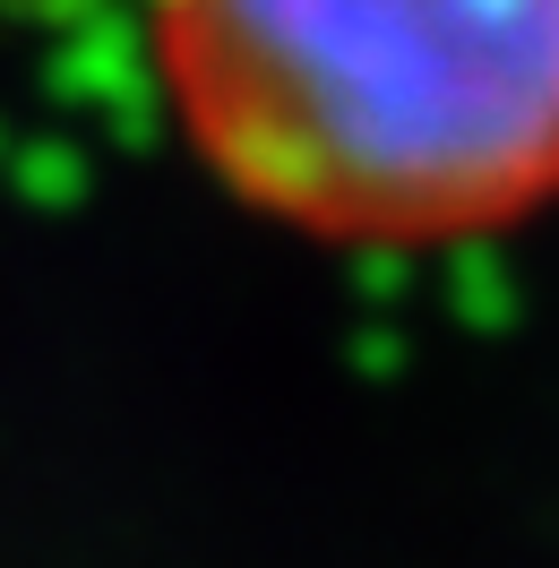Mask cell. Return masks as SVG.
<instances>
[{
  "mask_svg": "<svg viewBox=\"0 0 559 568\" xmlns=\"http://www.w3.org/2000/svg\"><path fill=\"white\" fill-rule=\"evenodd\" d=\"M155 87L242 207L465 242L559 199V0H146Z\"/></svg>",
  "mask_w": 559,
  "mask_h": 568,
  "instance_id": "cell-1",
  "label": "cell"
}]
</instances>
